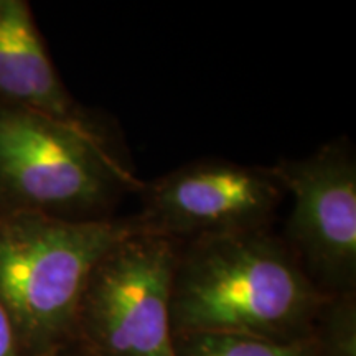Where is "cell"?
<instances>
[{"label": "cell", "instance_id": "cell-1", "mask_svg": "<svg viewBox=\"0 0 356 356\" xmlns=\"http://www.w3.org/2000/svg\"><path fill=\"white\" fill-rule=\"evenodd\" d=\"M325 300L286 241L269 229L207 236L178 249L172 333L307 340Z\"/></svg>", "mask_w": 356, "mask_h": 356}, {"label": "cell", "instance_id": "cell-2", "mask_svg": "<svg viewBox=\"0 0 356 356\" xmlns=\"http://www.w3.org/2000/svg\"><path fill=\"white\" fill-rule=\"evenodd\" d=\"M136 233L132 220L0 213V305L22 356H56L74 345L79 300L92 267Z\"/></svg>", "mask_w": 356, "mask_h": 356}, {"label": "cell", "instance_id": "cell-3", "mask_svg": "<svg viewBox=\"0 0 356 356\" xmlns=\"http://www.w3.org/2000/svg\"><path fill=\"white\" fill-rule=\"evenodd\" d=\"M142 185L97 122L0 102V213L108 220L124 191Z\"/></svg>", "mask_w": 356, "mask_h": 356}, {"label": "cell", "instance_id": "cell-4", "mask_svg": "<svg viewBox=\"0 0 356 356\" xmlns=\"http://www.w3.org/2000/svg\"><path fill=\"white\" fill-rule=\"evenodd\" d=\"M178 243L136 233L109 249L84 286L74 346L89 356H175L170 325Z\"/></svg>", "mask_w": 356, "mask_h": 356}, {"label": "cell", "instance_id": "cell-5", "mask_svg": "<svg viewBox=\"0 0 356 356\" xmlns=\"http://www.w3.org/2000/svg\"><path fill=\"white\" fill-rule=\"evenodd\" d=\"M139 233L178 239L269 229L284 186L273 167L202 160L177 168L140 188Z\"/></svg>", "mask_w": 356, "mask_h": 356}, {"label": "cell", "instance_id": "cell-6", "mask_svg": "<svg viewBox=\"0 0 356 356\" xmlns=\"http://www.w3.org/2000/svg\"><path fill=\"white\" fill-rule=\"evenodd\" d=\"M274 172L292 197L286 244L323 296L356 289V162L346 142L280 160Z\"/></svg>", "mask_w": 356, "mask_h": 356}, {"label": "cell", "instance_id": "cell-7", "mask_svg": "<svg viewBox=\"0 0 356 356\" xmlns=\"http://www.w3.org/2000/svg\"><path fill=\"white\" fill-rule=\"evenodd\" d=\"M0 102L65 121H91L61 83L24 0H0Z\"/></svg>", "mask_w": 356, "mask_h": 356}, {"label": "cell", "instance_id": "cell-8", "mask_svg": "<svg viewBox=\"0 0 356 356\" xmlns=\"http://www.w3.org/2000/svg\"><path fill=\"white\" fill-rule=\"evenodd\" d=\"M175 356H320L315 337L299 341H273L234 333H178Z\"/></svg>", "mask_w": 356, "mask_h": 356}, {"label": "cell", "instance_id": "cell-9", "mask_svg": "<svg viewBox=\"0 0 356 356\" xmlns=\"http://www.w3.org/2000/svg\"><path fill=\"white\" fill-rule=\"evenodd\" d=\"M0 356H22L12 323L0 305Z\"/></svg>", "mask_w": 356, "mask_h": 356}, {"label": "cell", "instance_id": "cell-10", "mask_svg": "<svg viewBox=\"0 0 356 356\" xmlns=\"http://www.w3.org/2000/svg\"><path fill=\"white\" fill-rule=\"evenodd\" d=\"M56 356H89V355H86L84 351L79 350L78 346L73 345V346H70V348L61 351V353H58Z\"/></svg>", "mask_w": 356, "mask_h": 356}]
</instances>
